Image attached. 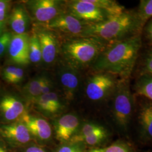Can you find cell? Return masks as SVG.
<instances>
[{"mask_svg":"<svg viewBox=\"0 0 152 152\" xmlns=\"http://www.w3.org/2000/svg\"><path fill=\"white\" fill-rule=\"evenodd\" d=\"M142 46V34L108 45L92 64L97 72H105L119 79H130Z\"/></svg>","mask_w":152,"mask_h":152,"instance_id":"cell-1","label":"cell"},{"mask_svg":"<svg viewBox=\"0 0 152 152\" xmlns=\"http://www.w3.org/2000/svg\"><path fill=\"white\" fill-rule=\"evenodd\" d=\"M144 27L136 10H125L103 22L87 24L81 37H92L110 45L142 34Z\"/></svg>","mask_w":152,"mask_h":152,"instance_id":"cell-2","label":"cell"},{"mask_svg":"<svg viewBox=\"0 0 152 152\" xmlns=\"http://www.w3.org/2000/svg\"><path fill=\"white\" fill-rule=\"evenodd\" d=\"M108 45L92 37H79L66 42L63 54L74 68L92 65Z\"/></svg>","mask_w":152,"mask_h":152,"instance_id":"cell-3","label":"cell"},{"mask_svg":"<svg viewBox=\"0 0 152 152\" xmlns=\"http://www.w3.org/2000/svg\"><path fill=\"white\" fill-rule=\"evenodd\" d=\"M113 94V113L114 120L121 129L126 130L130 124L134 107L130 79H120Z\"/></svg>","mask_w":152,"mask_h":152,"instance_id":"cell-4","label":"cell"},{"mask_svg":"<svg viewBox=\"0 0 152 152\" xmlns=\"http://www.w3.org/2000/svg\"><path fill=\"white\" fill-rule=\"evenodd\" d=\"M120 79L108 72H97L90 77L86 86V94L93 101H99L113 94Z\"/></svg>","mask_w":152,"mask_h":152,"instance_id":"cell-5","label":"cell"},{"mask_svg":"<svg viewBox=\"0 0 152 152\" xmlns=\"http://www.w3.org/2000/svg\"><path fill=\"white\" fill-rule=\"evenodd\" d=\"M69 8L71 15L87 24L103 22L109 18L106 12L88 2L87 0L72 1Z\"/></svg>","mask_w":152,"mask_h":152,"instance_id":"cell-6","label":"cell"},{"mask_svg":"<svg viewBox=\"0 0 152 152\" xmlns=\"http://www.w3.org/2000/svg\"><path fill=\"white\" fill-rule=\"evenodd\" d=\"M28 7L34 19L39 22H49L59 15L60 1L36 0L29 1Z\"/></svg>","mask_w":152,"mask_h":152,"instance_id":"cell-7","label":"cell"},{"mask_svg":"<svg viewBox=\"0 0 152 152\" xmlns=\"http://www.w3.org/2000/svg\"><path fill=\"white\" fill-rule=\"evenodd\" d=\"M87 24L71 14H61L48 22L47 27L81 37Z\"/></svg>","mask_w":152,"mask_h":152,"instance_id":"cell-8","label":"cell"},{"mask_svg":"<svg viewBox=\"0 0 152 152\" xmlns=\"http://www.w3.org/2000/svg\"><path fill=\"white\" fill-rule=\"evenodd\" d=\"M8 49L10 58L15 63L26 65L29 63V38L26 33L12 36Z\"/></svg>","mask_w":152,"mask_h":152,"instance_id":"cell-9","label":"cell"},{"mask_svg":"<svg viewBox=\"0 0 152 152\" xmlns=\"http://www.w3.org/2000/svg\"><path fill=\"white\" fill-rule=\"evenodd\" d=\"M22 122L26 125L31 135L41 140H48L51 135V127L49 123L43 118L24 114L22 115Z\"/></svg>","mask_w":152,"mask_h":152,"instance_id":"cell-10","label":"cell"},{"mask_svg":"<svg viewBox=\"0 0 152 152\" xmlns=\"http://www.w3.org/2000/svg\"><path fill=\"white\" fill-rule=\"evenodd\" d=\"M0 135L7 140L19 144H26L31 138V134L22 122L1 126Z\"/></svg>","mask_w":152,"mask_h":152,"instance_id":"cell-11","label":"cell"},{"mask_svg":"<svg viewBox=\"0 0 152 152\" xmlns=\"http://www.w3.org/2000/svg\"><path fill=\"white\" fill-rule=\"evenodd\" d=\"M79 125V120L74 114H66L61 117L55 127L57 139L62 142L69 140L76 132Z\"/></svg>","mask_w":152,"mask_h":152,"instance_id":"cell-12","label":"cell"},{"mask_svg":"<svg viewBox=\"0 0 152 152\" xmlns=\"http://www.w3.org/2000/svg\"><path fill=\"white\" fill-rule=\"evenodd\" d=\"M0 112L6 120L12 121L24 114V105L15 97L6 95L0 100Z\"/></svg>","mask_w":152,"mask_h":152,"instance_id":"cell-13","label":"cell"},{"mask_svg":"<svg viewBox=\"0 0 152 152\" xmlns=\"http://www.w3.org/2000/svg\"><path fill=\"white\" fill-rule=\"evenodd\" d=\"M37 36L41 49L42 59L46 63L53 62L57 53V42L54 34L48 31H42Z\"/></svg>","mask_w":152,"mask_h":152,"instance_id":"cell-14","label":"cell"},{"mask_svg":"<svg viewBox=\"0 0 152 152\" xmlns=\"http://www.w3.org/2000/svg\"><path fill=\"white\" fill-rule=\"evenodd\" d=\"M28 18L25 9L20 6H15L11 12L10 24L16 34H24L28 27Z\"/></svg>","mask_w":152,"mask_h":152,"instance_id":"cell-15","label":"cell"},{"mask_svg":"<svg viewBox=\"0 0 152 152\" xmlns=\"http://www.w3.org/2000/svg\"><path fill=\"white\" fill-rule=\"evenodd\" d=\"M61 85L66 95H73L79 86L80 79L75 70L65 68L60 73Z\"/></svg>","mask_w":152,"mask_h":152,"instance_id":"cell-16","label":"cell"},{"mask_svg":"<svg viewBox=\"0 0 152 152\" xmlns=\"http://www.w3.org/2000/svg\"><path fill=\"white\" fill-rule=\"evenodd\" d=\"M87 1L106 12L109 18L121 14L126 10L124 6L114 0H87Z\"/></svg>","mask_w":152,"mask_h":152,"instance_id":"cell-17","label":"cell"},{"mask_svg":"<svg viewBox=\"0 0 152 152\" xmlns=\"http://www.w3.org/2000/svg\"><path fill=\"white\" fill-rule=\"evenodd\" d=\"M139 120L144 134L148 137H152V102L142 106Z\"/></svg>","mask_w":152,"mask_h":152,"instance_id":"cell-18","label":"cell"},{"mask_svg":"<svg viewBox=\"0 0 152 152\" xmlns=\"http://www.w3.org/2000/svg\"><path fill=\"white\" fill-rule=\"evenodd\" d=\"M136 94L152 102V75L139 77L135 85Z\"/></svg>","mask_w":152,"mask_h":152,"instance_id":"cell-19","label":"cell"},{"mask_svg":"<svg viewBox=\"0 0 152 152\" xmlns=\"http://www.w3.org/2000/svg\"><path fill=\"white\" fill-rule=\"evenodd\" d=\"M29 61L36 63L42 59V53L37 34H34L29 38Z\"/></svg>","mask_w":152,"mask_h":152,"instance_id":"cell-20","label":"cell"},{"mask_svg":"<svg viewBox=\"0 0 152 152\" xmlns=\"http://www.w3.org/2000/svg\"><path fill=\"white\" fill-rule=\"evenodd\" d=\"M136 12L141 23L145 26L152 18V0H141Z\"/></svg>","mask_w":152,"mask_h":152,"instance_id":"cell-21","label":"cell"},{"mask_svg":"<svg viewBox=\"0 0 152 152\" xmlns=\"http://www.w3.org/2000/svg\"><path fill=\"white\" fill-rule=\"evenodd\" d=\"M24 92L26 96L31 100H35L41 95V77L28 82L24 87Z\"/></svg>","mask_w":152,"mask_h":152,"instance_id":"cell-22","label":"cell"},{"mask_svg":"<svg viewBox=\"0 0 152 152\" xmlns=\"http://www.w3.org/2000/svg\"><path fill=\"white\" fill-rule=\"evenodd\" d=\"M102 127L100 125L93 124V123H88L82 127L81 130L80 131L78 134H77L71 138V141L73 143L80 142L84 141L85 139L87 136L91 134L94 132L98 130Z\"/></svg>","mask_w":152,"mask_h":152,"instance_id":"cell-23","label":"cell"},{"mask_svg":"<svg viewBox=\"0 0 152 152\" xmlns=\"http://www.w3.org/2000/svg\"><path fill=\"white\" fill-rule=\"evenodd\" d=\"M35 102L38 108L44 112L49 113H54L58 111L50 102L48 94H42L35 100Z\"/></svg>","mask_w":152,"mask_h":152,"instance_id":"cell-24","label":"cell"},{"mask_svg":"<svg viewBox=\"0 0 152 152\" xmlns=\"http://www.w3.org/2000/svg\"><path fill=\"white\" fill-rule=\"evenodd\" d=\"M152 75V48L150 49L142 61L138 76Z\"/></svg>","mask_w":152,"mask_h":152,"instance_id":"cell-25","label":"cell"},{"mask_svg":"<svg viewBox=\"0 0 152 152\" xmlns=\"http://www.w3.org/2000/svg\"><path fill=\"white\" fill-rule=\"evenodd\" d=\"M107 132L105 129L102 127L98 130L94 132L91 134L87 136L84 141L86 142V144L90 145H94L99 144L106 137Z\"/></svg>","mask_w":152,"mask_h":152,"instance_id":"cell-26","label":"cell"},{"mask_svg":"<svg viewBox=\"0 0 152 152\" xmlns=\"http://www.w3.org/2000/svg\"><path fill=\"white\" fill-rule=\"evenodd\" d=\"M10 32H5L0 35V57L4 54L7 48H9L12 38Z\"/></svg>","mask_w":152,"mask_h":152,"instance_id":"cell-27","label":"cell"},{"mask_svg":"<svg viewBox=\"0 0 152 152\" xmlns=\"http://www.w3.org/2000/svg\"><path fill=\"white\" fill-rule=\"evenodd\" d=\"M105 152H129V150L124 144L115 143L105 149Z\"/></svg>","mask_w":152,"mask_h":152,"instance_id":"cell-28","label":"cell"},{"mask_svg":"<svg viewBox=\"0 0 152 152\" xmlns=\"http://www.w3.org/2000/svg\"><path fill=\"white\" fill-rule=\"evenodd\" d=\"M51 89V82L49 79L45 77H41V94H48L50 91Z\"/></svg>","mask_w":152,"mask_h":152,"instance_id":"cell-29","label":"cell"},{"mask_svg":"<svg viewBox=\"0 0 152 152\" xmlns=\"http://www.w3.org/2000/svg\"><path fill=\"white\" fill-rule=\"evenodd\" d=\"M16 68L17 67L14 66H9L5 68L3 70L2 72V76L4 79L7 82H9L12 77L14 75Z\"/></svg>","mask_w":152,"mask_h":152,"instance_id":"cell-30","label":"cell"},{"mask_svg":"<svg viewBox=\"0 0 152 152\" xmlns=\"http://www.w3.org/2000/svg\"><path fill=\"white\" fill-rule=\"evenodd\" d=\"M143 31L146 38L152 44V18L144 26L142 32Z\"/></svg>","mask_w":152,"mask_h":152,"instance_id":"cell-31","label":"cell"},{"mask_svg":"<svg viewBox=\"0 0 152 152\" xmlns=\"http://www.w3.org/2000/svg\"><path fill=\"white\" fill-rule=\"evenodd\" d=\"M9 6V2L0 1V22H3L5 18L6 12Z\"/></svg>","mask_w":152,"mask_h":152,"instance_id":"cell-32","label":"cell"},{"mask_svg":"<svg viewBox=\"0 0 152 152\" xmlns=\"http://www.w3.org/2000/svg\"><path fill=\"white\" fill-rule=\"evenodd\" d=\"M23 76H24V72L23 71V69L17 67L16 71L14 75L12 77L10 81H9V83H19L23 80Z\"/></svg>","mask_w":152,"mask_h":152,"instance_id":"cell-33","label":"cell"},{"mask_svg":"<svg viewBox=\"0 0 152 152\" xmlns=\"http://www.w3.org/2000/svg\"><path fill=\"white\" fill-rule=\"evenodd\" d=\"M57 152H82L80 148L77 145H65L61 147Z\"/></svg>","mask_w":152,"mask_h":152,"instance_id":"cell-34","label":"cell"},{"mask_svg":"<svg viewBox=\"0 0 152 152\" xmlns=\"http://www.w3.org/2000/svg\"><path fill=\"white\" fill-rule=\"evenodd\" d=\"M25 152H45L44 149L40 147L33 146L28 148Z\"/></svg>","mask_w":152,"mask_h":152,"instance_id":"cell-35","label":"cell"},{"mask_svg":"<svg viewBox=\"0 0 152 152\" xmlns=\"http://www.w3.org/2000/svg\"><path fill=\"white\" fill-rule=\"evenodd\" d=\"M90 152H105V149H92Z\"/></svg>","mask_w":152,"mask_h":152,"instance_id":"cell-36","label":"cell"},{"mask_svg":"<svg viewBox=\"0 0 152 152\" xmlns=\"http://www.w3.org/2000/svg\"><path fill=\"white\" fill-rule=\"evenodd\" d=\"M4 23L2 22H0V35H1V33L2 31V29H3V27H4Z\"/></svg>","mask_w":152,"mask_h":152,"instance_id":"cell-37","label":"cell"},{"mask_svg":"<svg viewBox=\"0 0 152 152\" xmlns=\"http://www.w3.org/2000/svg\"><path fill=\"white\" fill-rule=\"evenodd\" d=\"M0 152H7L6 149L4 147L0 145Z\"/></svg>","mask_w":152,"mask_h":152,"instance_id":"cell-38","label":"cell"}]
</instances>
